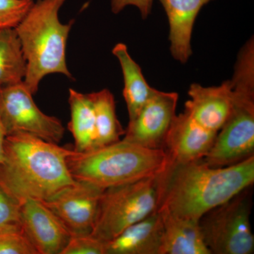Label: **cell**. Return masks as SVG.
<instances>
[{"label": "cell", "mask_w": 254, "mask_h": 254, "mask_svg": "<svg viewBox=\"0 0 254 254\" xmlns=\"http://www.w3.org/2000/svg\"><path fill=\"white\" fill-rule=\"evenodd\" d=\"M73 150L28 133L7 135L0 188L19 205L50 199L76 182L67 164Z\"/></svg>", "instance_id": "1"}, {"label": "cell", "mask_w": 254, "mask_h": 254, "mask_svg": "<svg viewBox=\"0 0 254 254\" xmlns=\"http://www.w3.org/2000/svg\"><path fill=\"white\" fill-rule=\"evenodd\" d=\"M254 183V155L224 168L209 166L203 159L185 165L170 163L159 208L177 216L199 220Z\"/></svg>", "instance_id": "2"}, {"label": "cell", "mask_w": 254, "mask_h": 254, "mask_svg": "<svg viewBox=\"0 0 254 254\" xmlns=\"http://www.w3.org/2000/svg\"><path fill=\"white\" fill-rule=\"evenodd\" d=\"M67 164L75 181L106 190L160 175L170 160L165 150L145 148L123 138L84 153L73 150Z\"/></svg>", "instance_id": "3"}, {"label": "cell", "mask_w": 254, "mask_h": 254, "mask_svg": "<svg viewBox=\"0 0 254 254\" xmlns=\"http://www.w3.org/2000/svg\"><path fill=\"white\" fill-rule=\"evenodd\" d=\"M66 0H38L14 28L26 61L23 83L36 94L47 75L62 73L72 78L66 61L68 34L73 21L64 24L60 8Z\"/></svg>", "instance_id": "4"}, {"label": "cell", "mask_w": 254, "mask_h": 254, "mask_svg": "<svg viewBox=\"0 0 254 254\" xmlns=\"http://www.w3.org/2000/svg\"><path fill=\"white\" fill-rule=\"evenodd\" d=\"M232 108L203 158L209 166L224 168L253 156L254 153V55L241 52L230 80Z\"/></svg>", "instance_id": "5"}, {"label": "cell", "mask_w": 254, "mask_h": 254, "mask_svg": "<svg viewBox=\"0 0 254 254\" xmlns=\"http://www.w3.org/2000/svg\"><path fill=\"white\" fill-rule=\"evenodd\" d=\"M165 173L103 191L91 236L105 242L158 210Z\"/></svg>", "instance_id": "6"}, {"label": "cell", "mask_w": 254, "mask_h": 254, "mask_svg": "<svg viewBox=\"0 0 254 254\" xmlns=\"http://www.w3.org/2000/svg\"><path fill=\"white\" fill-rule=\"evenodd\" d=\"M252 186L204 214L199 225L205 245L215 254H252L254 236L250 223Z\"/></svg>", "instance_id": "7"}, {"label": "cell", "mask_w": 254, "mask_h": 254, "mask_svg": "<svg viewBox=\"0 0 254 254\" xmlns=\"http://www.w3.org/2000/svg\"><path fill=\"white\" fill-rule=\"evenodd\" d=\"M32 95L23 81L0 87V120L6 136L26 133L58 144L64 127L59 119L43 113Z\"/></svg>", "instance_id": "8"}, {"label": "cell", "mask_w": 254, "mask_h": 254, "mask_svg": "<svg viewBox=\"0 0 254 254\" xmlns=\"http://www.w3.org/2000/svg\"><path fill=\"white\" fill-rule=\"evenodd\" d=\"M104 190L76 181L50 199L41 202L59 219L71 236L91 235Z\"/></svg>", "instance_id": "9"}, {"label": "cell", "mask_w": 254, "mask_h": 254, "mask_svg": "<svg viewBox=\"0 0 254 254\" xmlns=\"http://www.w3.org/2000/svg\"><path fill=\"white\" fill-rule=\"evenodd\" d=\"M179 95L155 89L134 120L128 123L124 138L136 144L163 149L176 118Z\"/></svg>", "instance_id": "10"}, {"label": "cell", "mask_w": 254, "mask_h": 254, "mask_svg": "<svg viewBox=\"0 0 254 254\" xmlns=\"http://www.w3.org/2000/svg\"><path fill=\"white\" fill-rule=\"evenodd\" d=\"M20 225L37 254H61L71 237L55 214L38 200L21 205Z\"/></svg>", "instance_id": "11"}, {"label": "cell", "mask_w": 254, "mask_h": 254, "mask_svg": "<svg viewBox=\"0 0 254 254\" xmlns=\"http://www.w3.org/2000/svg\"><path fill=\"white\" fill-rule=\"evenodd\" d=\"M217 133L202 127L185 110L177 115L164 147L170 163L185 165L203 159L213 145Z\"/></svg>", "instance_id": "12"}, {"label": "cell", "mask_w": 254, "mask_h": 254, "mask_svg": "<svg viewBox=\"0 0 254 254\" xmlns=\"http://www.w3.org/2000/svg\"><path fill=\"white\" fill-rule=\"evenodd\" d=\"M188 94L190 100L185 103V111L202 127L218 133L232 111L230 80L223 82L219 86L203 87L193 83L190 86Z\"/></svg>", "instance_id": "13"}, {"label": "cell", "mask_w": 254, "mask_h": 254, "mask_svg": "<svg viewBox=\"0 0 254 254\" xmlns=\"http://www.w3.org/2000/svg\"><path fill=\"white\" fill-rule=\"evenodd\" d=\"M163 231V217L158 210L104 242L105 254H160Z\"/></svg>", "instance_id": "14"}, {"label": "cell", "mask_w": 254, "mask_h": 254, "mask_svg": "<svg viewBox=\"0 0 254 254\" xmlns=\"http://www.w3.org/2000/svg\"><path fill=\"white\" fill-rule=\"evenodd\" d=\"M212 0H160L170 24V51L173 58L185 64L192 54V31L195 18Z\"/></svg>", "instance_id": "15"}, {"label": "cell", "mask_w": 254, "mask_h": 254, "mask_svg": "<svg viewBox=\"0 0 254 254\" xmlns=\"http://www.w3.org/2000/svg\"><path fill=\"white\" fill-rule=\"evenodd\" d=\"M163 220L160 254H211L205 245L199 220L177 216L159 208Z\"/></svg>", "instance_id": "16"}, {"label": "cell", "mask_w": 254, "mask_h": 254, "mask_svg": "<svg viewBox=\"0 0 254 254\" xmlns=\"http://www.w3.org/2000/svg\"><path fill=\"white\" fill-rule=\"evenodd\" d=\"M113 53L118 58L123 70L125 82L123 95L129 122L132 121L136 118L155 89L145 81L141 67L128 54L126 45L118 43L114 47Z\"/></svg>", "instance_id": "17"}, {"label": "cell", "mask_w": 254, "mask_h": 254, "mask_svg": "<svg viewBox=\"0 0 254 254\" xmlns=\"http://www.w3.org/2000/svg\"><path fill=\"white\" fill-rule=\"evenodd\" d=\"M68 103L71 120L68 129L74 139L73 150L78 153L90 151L96 148V130L93 104L88 94L69 89Z\"/></svg>", "instance_id": "18"}, {"label": "cell", "mask_w": 254, "mask_h": 254, "mask_svg": "<svg viewBox=\"0 0 254 254\" xmlns=\"http://www.w3.org/2000/svg\"><path fill=\"white\" fill-rule=\"evenodd\" d=\"M94 110L96 148L120 141L125 131L119 122L115 98L108 89L88 93Z\"/></svg>", "instance_id": "19"}, {"label": "cell", "mask_w": 254, "mask_h": 254, "mask_svg": "<svg viewBox=\"0 0 254 254\" xmlns=\"http://www.w3.org/2000/svg\"><path fill=\"white\" fill-rule=\"evenodd\" d=\"M26 61L14 28H0V87L23 81Z\"/></svg>", "instance_id": "20"}, {"label": "cell", "mask_w": 254, "mask_h": 254, "mask_svg": "<svg viewBox=\"0 0 254 254\" xmlns=\"http://www.w3.org/2000/svg\"><path fill=\"white\" fill-rule=\"evenodd\" d=\"M0 254H37L21 225L0 228Z\"/></svg>", "instance_id": "21"}, {"label": "cell", "mask_w": 254, "mask_h": 254, "mask_svg": "<svg viewBox=\"0 0 254 254\" xmlns=\"http://www.w3.org/2000/svg\"><path fill=\"white\" fill-rule=\"evenodd\" d=\"M33 4V0H0V28H16Z\"/></svg>", "instance_id": "22"}, {"label": "cell", "mask_w": 254, "mask_h": 254, "mask_svg": "<svg viewBox=\"0 0 254 254\" xmlns=\"http://www.w3.org/2000/svg\"><path fill=\"white\" fill-rule=\"evenodd\" d=\"M61 254H105V243L91 235H75Z\"/></svg>", "instance_id": "23"}, {"label": "cell", "mask_w": 254, "mask_h": 254, "mask_svg": "<svg viewBox=\"0 0 254 254\" xmlns=\"http://www.w3.org/2000/svg\"><path fill=\"white\" fill-rule=\"evenodd\" d=\"M21 205L0 188V228L20 225Z\"/></svg>", "instance_id": "24"}, {"label": "cell", "mask_w": 254, "mask_h": 254, "mask_svg": "<svg viewBox=\"0 0 254 254\" xmlns=\"http://www.w3.org/2000/svg\"><path fill=\"white\" fill-rule=\"evenodd\" d=\"M153 0H111L112 11L118 14L127 6H136L141 12L142 18L145 19L151 12Z\"/></svg>", "instance_id": "25"}, {"label": "cell", "mask_w": 254, "mask_h": 254, "mask_svg": "<svg viewBox=\"0 0 254 254\" xmlns=\"http://www.w3.org/2000/svg\"><path fill=\"white\" fill-rule=\"evenodd\" d=\"M6 137V131L0 120V163H2L4 158V143Z\"/></svg>", "instance_id": "26"}]
</instances>
